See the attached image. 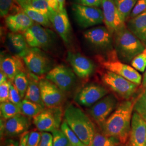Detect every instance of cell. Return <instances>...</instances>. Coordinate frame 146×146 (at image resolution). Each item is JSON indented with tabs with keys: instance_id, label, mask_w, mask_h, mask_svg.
<instances>
[{
	"instance_id": "5b68a950",
	"label": "cell",
	"mask_w": 146,
	"mask_h": 146,
	"mask_svg": "<svg viewBox=\"0 0 146 146\" xmlns=\"http://www.w3.org/2000/svg\"><path fill=\"white\" fill-rule=\"evenodd\" d=\"M101 78L107 87L124 100L129 99L137 88L136 84L107 70L102 74Z\"/></svg>"
},
{
	"instance_id": "ba28073f",
	"label": "cell",
	"mask_w": 146,
	"mask_h": 146,
	"mask_svg": "<svg viewBox=\"0 0 146 146\" xmlns=\"http://www.w3.org/2000/svg\"><path fill=\"white\" fill-rule=\"evenodd\" d=\"M72 11L74 18L78 25L87 28L104 22L103 11L97 7H90L74 4Z\"/></svg>"
},
{
	"instance_id": "83f0119b",
	"label": "cell",
	"mask_w": 146,
	"mask_h": 146,
	"mask_svg": "<svg viewBox=\"0 0 146 146\" xmlns=\"http://www.w3.org/2000/svg\"><path fill=\"white\" fill-rule=\"evenodd\" d=\"M0 111L1 117L5 120H8L21 113L20 107L9 101L1 103Z\"/></svg>"
},
{
	"instance_id": "ee69618b",
	"label": "cell",
	"mask_w": 146,
	"mask_h": 146,
	"mask_svg": "<svg viewBox=\"0 0 146 146\" xmlns=\"http://www.w3.org/2000/svg\"><path fill=\"white\" fill-rule=\"evenodd\" d=\"M20 142L13 139H7L3 142L2 146H19Z\"/></svg>"
},
{
	"instance_id": "d4e9b609",
	"label": "cell",
	"mask_w": 146,
	"mask_h": 146,
	"mask_svg": "<svg viewBox=\"0 0 146 146\" xmlns=\"http://www.w3.org/2000/svg\"><path fill=\"white\" fill-rule=\"evenodd\" d=\"M23 11L35 23H38L44 27H49L51 22L48 16L33 8L31 5H27L22 8Z\"/></svg>"
},
{
	"instance_id": "ac0fdd59",
	"label": "cell",
	"mask_w": 146,
	"mask_h": 146,
	"mask_svg": "<svg viewBox=\"0 0 146 146\" xmlns=\"http://www.w3.org/2000/svg\"><path fill=\"white\" fill-rule=\"evenodd\" d=\"M128 146H146V122L137 113L133 114Z\"/></svg>"
},
{
	"instance_id": "f1b7e54d",
	"label": "cell",
	"mask_w": 146,
	"mask_h": 146,
	"mask_svg": "<svg viewBox=\"0 0 146 146\" xmlns=\"http://www.w3.org/2000/svg\"><path fill=\"white\" fill-rule=\"evenodd\" d=\"M138 0H114L120 14L125 21Z\"/></svg>"
},
{
	"instance_id": "8fae6325",
	"label": "cell",
	"mask_w": 146,
	"mask_h": 146,
	"mask_svg": "<svg viewBox=\"0 0 146 146\" xmlns=\"http://www.w3.org/2000/svg\"><path fill=\"white\" fill-rule=\"evenodd\" d=\"M118 104V100L114 94H107L90 107L89 114L100 126L115 110Z\"/></svg>"
},
{
	"instance_id": "bcb514c9",
	"label": "cell",
	"mask_w": 146,
	"mask_h": 146,
	"mask_svg": "<svg viewBox=\"0 0 146 146\" xmlns=\"http://www.w3.org/2000/svg\"><path fill=\"white\" fill-rule=\"evenodd\" d=\"M8 78L7 76V75L3 71H2L1 70V71H0V84H3V83H5V82L8 81Z\"/></svg>"
},
{
	"instance_id": "d590c367",
	"label": "cell",
	"mask_w": 146,
	"mask_h": 146,
	"mask_svg": "<svg viewBox=\"0 0 146 146\" xmlns=\"http://www.w3.org/2000/svg\"><path fill=\"white\" fill-rule=\"evenodd\" d=\"M15 0H0V14L1 17H6L11 11Z\"/></svg>"
},
{
	"instance_id": "f546056e",
	"label": "cell",
	"mask_w": 146,
	"mask_h": 146,
	"mask_svg": "<svg viewBox=\"0 0 146 146\" xmlns=\"http://www.w3.org/2000/svg\"><path fill=\"white\" fill-rule=\"evenodd\" d=\"M28 84V77L25 72H20L17 73L13 80V84L19 92L22 99L25 98Z\"/></svg>"
},
{
	"instance_id": "52a82bcc",
	"label": "cell",
	"mask_w": 146,
	"mask_h": 146,
	"mask_svg": "<svg viewBox=\"0 0 146 146\" xmlns=\"http://www.w3.org/2000/svg\"><path fill=\"white\" fill-rule=\"evenodd\" d=\"M62 110L61 107L47 108L33 118V122L38 131L50 132L58 129L61 125Z\"/></svg>"
},
{
	"instance_id": "44dd1931",
	"label": "cell",
	"mask_w": 146,
	"mask_h": 146,
	"mask_svg": "<svg viewBox=\"0 0 146 146\" xmlns=\"http://www.w3.org/2000/svg\"><path fill=\"white\" fill-rule=\"evenodd\" d=\"M7 28L13 33H25L35 23L24 11L7 16L5 19Z\"/></svg>"
},
{
	"instance_id": "30bf717a",
	"label": "cell",
	"mask_w": 146,
	"mask_h": 146,
	"mask_svg": "<svg viewBox=\"0 0 146 146\" xmlns=\"http://www.w3.org/2000/svg\"><path fill=\"white\" fill-rule=\"evenodd\" d=\"M23 35L28 44L31 48L47 49L52 45L51 31L36 23L23 33Z\"/></svg>"
},
{
	"instance_id": "4fadbf2b",
	"label": "cell",
	"mask_w": 146,
	"mask_h": 146,
	"mask_svg": "<svg viewBox=\"0 0 146 146\" xmlns=\"http://www.w3.org/2000/svg\"><path fill=\"white\" fill-rule=\"evenodd\" d=\"M108 90L99 84L86 85L76 94L74 100L77 104L86 107H90L108 94Z\"/></svg>"
},
{
	"instance_id": "7c38bea8",
	"label": "cell",
	"mask_w": 146,
	"mask_h": 146,
	"mask_svg": "<svg viewBox=\"0 0 146 146\" xmlns=\"http://www.w3.org/2000/svg\"><path fill=\"white\" fill-rule=\"evenodd\" d=\"M42 101L47 108L61 107L66 99L64 93L47 78L39 79Z\"/></svg>"
},
{
	"instance_id": "7402d4cb",
	"label": "cell",
	"mask_w": 146,
	"mask_h": 146,
	"mask_svg": "<svg viewBox=\"0 0 146 146\" xmlns=\"http://www.w3.org/2000/svg\"><path fill=\"white\" fill-rule=\"evenodd\" d=\"M7 44L11 52L21 58L29 48L23 34L19 33H9L7 36Z\"/></svg>"
},
{
	"instance_id": "ab89813d",
	"label": "cell",
	"mask_w": 146,
	"mask_h": 146,
	"mask_svg": "<svg viewBox=\"0 0 146 146\" xmlns=\"http://www.w3.org/2000/svg\"><path fill=\"white\" fill-rule=\"evenodd\" d=\"M11 81L0 84V102L9 101V87Z\"/></svg>"
},
{
	"instance_id": "9c48e42d",
	"label": "cell",
	"mask_w": 146,
	"mask_h": 146,
	"mask_svg": "<svg viewBox=\"0 0 146 146\" xmlns=\"http://www.w3.org/2000/svg\"><path fill=\"white\" fill-rule=\"evenodd\" d=\"M46 78L66 93L70 91L74 87L76 82V74L72 69L64 64H59L48 72Z\"/></svg>"
},
{
	"instance_id": "3957f363",
	"label": "cell",
	"mask_w": 146,
	"mask_h": 146,
	"mask_svg": "<svg viewBox=\"0 0 146 146\" xmlns=\"http://www.w3.org/2000/svg\"><path fill=\"white\" fill-rule=\"evenodd\" d=\"M113 35L115 50L122 62H131L145 49L143 43L125 26Z\"/></svg>"
},
{
	"instance_id": "9a60e30c",
	"label": "cell",
	"mask_w": 146,
	"mask_h": 146,
	"mask_svg": "<svg viewBox=\"0 0 146 146\" xmlns=\"http://www.w3.org/2000/svg\"><path fill=\"white\" fill-rule=\"evenodd\" d=\"M67 60L73 72L79 78H88L94 73L95 68L94 63L80 53L69 52L67 54Z\"/></svg>"
},
{
	"instance_id": "4316f807",
	"label": "cell",
	"mask_w": 146,
	"mask_h": 146,
	"mask_svg": "<svg viewBox=\"0 0 146 146\" xmlns=\"http://www.w3.org/2000/svg\"><path fill=\"white\" fill-rule=\"evenodd\" d=\"M120 144V141L114 137L96 131L90 146H119Z\"/></svg>"
},
{
	"instance_id": "cb8c5ba5",
	"label": "cell",
	"mask_w": 146,
	"mask_h": 146,
	"mask_svg": "<svg viewBox=\"0 0 146 146\" xmlns=\"http://www.w3.org/2000/svg\"><path fill=\"white\" fill-rule=\"evenodd\" d=\"M28 80V86L24 99L39 104L43 108H46L41 98L39 80L37 78V76L31 73Z\"/></svg>"
},
{
	"instance_id": "7a4b0ae2",
	"label": "cell",
	"mask_w": 146,
	"mask_h": 146,
	"mask_svg": "<svg viewBox=\"0 0 146 146\" xmlns=\"http://www.w3.org/2000/svg\"><path fill=\"white\" fill-rule=\"evenodd\" d=\"M64 121L85 145L90 146L96 133L93 122L82 110L69 104L64 111Z\"/></svg>"
},
{
	"instance_id": "e575fe53",
	"label": "cell",
	"mask_w": 146,
	"mask_h": 146,
	"mask_svg": "<svg viewBox=\"0 0 146 146\" xmlns=\"http://www.w3.org/2000/svg\"><path fill=\"white\" fill-rule=\"evenodd\" d=\"M30 5L37 11L48 16V17L53 11L46 0H33Z\"/></svg>"
},
{
	"instance_id": "7dc6e473",
	"label": "cell",
	"mask_w": 146,
	"mask_h": 146,
	"mask_svg": "<svg viewBox=\"0 0 146 146\" xmlns=\"http://www.w3.org/2000/svg\"><path fill=\"white\" fill-rule=\"evenodd\" d=\"M65 1H66V0H58L60 11H62L64 9H65L64 8Z\"/></svg>"
},
{
	"instance_id": "8992f818",
	"label": "cell",
	"mask_w": 146,
	"mask_h": 146,
	"mask_svg": "<svg viewBox=\"0 0 146 146\" xmlns=\"http://www.w3.org/2000/svg\"><path fill=\"white\" fill-rule=\"evenodd\" d=\"M22 58L29 72L37 76L47 74L52 68L50 58L39 48H29Z\"/></svg>"
},
{
	"instance_id": "d6a6232c",
	"label": "cell",
	"mask_w": 146,
	"mask_h": 146,
	"mask_svg": "<svg viewBox=\"0 0 146 146\" xmlns=\"http://www.w3.org/2000/svg\"><path fill=\"white\" fill-rule=\"evenodd\" d=\"M131 66L136 70L144 72L146 69V48L131 61Z\"/></svg>"
},
{
	"instance_id": "836d02e7",
	"label": "cell",
	"mask_w": 146,
	"mask_h": 146,
	"mask_svg": "<svg viewBox=\"0 0 146 146\" xmlns=\"http://www.w3.org/2000/svg\"><path fill=\"white\" fill-rule=\"evenodd\" d=\"M52 134L53 146H71L68 138L61 129L53 131Z\"/></svg>"
},
{
	"instance_id": "1f68e13d",
	"label": "cell",
	"mask_w": 146,
	"mask_h": 146,
	"mask_svg": "<svg viewBox=\"0 0 146 146\" xmlns=\"http://www.w3.org/2000/svg\"><path fill=\"white\" fill-rule=\"evenodd\" d=\"M134 110L146 122V88L135 101Z\"/></svg>"
},
{
	"instance_id": "8d00e7d4",
	"label": "cell",
	"mask_w": 146,
	"mask_h": 146,
	"mask_svg": "<svg viewBox=\"0 0 146 146\" xmlns=\"http://www.w3.org/2000/svg\"><path fill=\"white\" fill-rule=\"evenodd\" d=\"M22 98H21L20 94L17 90V89L16 88L13 83L10 82L9 101L20 107V106L22 101Z\"/></svg>"
},
{
	"instance_id": "5bb4252c",
	"label": "cell",
	"mask_w": 146,
	"mask_h": 146,
	"mask_svg": "<svg viewBox=\"0 0 146 146\" xmlns=\"http://www.w3.org/2000/svg\"><path fill=\"white\" fill-rule=\"evenodd\" d=\"M101 5L104 14V22L112 35L125 26V21L121 15L114 0H103Z\"/></svg>"
},
{
	"instance_id": "74e56055",
	"label": "cell",
	"mask_w": 146,
	"mask_h": 146,
	"mask_svg": "<svg viewBox=\"0 0 146 146\" xmlns=\"http://www.w3.org/2000/svg\"><path fill=\"white\" fill-rule=\"evenodd\" d=\"M41 139V133L37 131L30 132L27 140V146H39Z\"/></svg>"
},
{
	"instance_id": "c3c4849f",
	"label": "cell",
	"mask_w": 146,
	"mask_h": 146,
	"mask_svg": "<svg viewBox=\"0 0 146 146\" xmlns=\"http://www.w3.org/2000/svg\"><path fill=\"white\" fill-rule=\"evenodd\" d=\"M17 3L19 4V5L21 6V8H23L24 7H25L26 5H29L26 0H16Z\"/></svg>"
},
{
	"instance_id": "e0dca14e",
	"label": "cell",
	"mask_w": 146,
	"mask_h": 146,
	"mask_svg": "<svg viewBox=\"0 0 146 146\" xmlns=\"http://www.w3.org/2000/svg\"><path fill=\"white\" fill-rule=\"evenodd\" d=\"M49 19L63 41L66 44L69 43L71 37V26L66 9L59 11L53 10Z\"/></svg>"
},
{
	"instance_id": "6da1fadb",
	"label": "cell",
	"mask_w": 146,
	"mask_h": 146,
	"mask_svg": "<svg viewBox=\"0 0 146 146\" xmlns=\"http://www.w3.org/2000/svg\"><path fill=\"white\" fill-rule=\"evenodd\" d=\"M134 102L125 100L118 104L115 110L100 126L102 133L116 139L121 144L126 143L131 131Z\"/></svg>"
},
{
	"instance_id": "816d5d0a",
	"label": "cell",
	"mask_w": 146,
	"mask_h": 146,
	"mask_svg": "<svg viewBox=\"0 0 146 146\" xmlns=\"http://www.w3.org/2000/svg\"><path fill=\"white\" fill-rule=\"evenodd\" d=\"M84 146H87V145H85Z\"/></svg>"
},
{
	"instance_id": "ffe728a7",
	"label": "cell",
	"mask_w": 146,
	"mask_h": 146,
	"mask_svg": "<svg viewBox=\"0 0 146 146\" xmlns=\"http://www.w3.org/2000/svg\"><path fill=\"white\" fill-rule=\"evenodd\" d=\"M31 125L29 117L21 113L5 120L4 135L7 137L20 136L28 131Z\"/></svg>"
},
{
	"instance_id": "484cf974",
	"label": "cell",
	"mask_w": 146,
	"mask_h": 146,
	"mask_svg": "<svg viewBox=\"0 0 146 146\" xmlns=\"http://www.w3.org/2000/svg\"><path fill=\"white\" fill-rule=\"evenodd\" d=\"M45 108L29 100H22L20 106L21 113L28 117H34L40 114Z\"/></svg>"
},
{
	"instance_id": "d6986e66",
	"label": "cell",
	"mask_w": 146,
	"mask_h": 146,
	"mask_svg": "<svg viewBox=\"0 0 146 146\" xmlns=\"http://www.w3.org/2000/svg\"><path fill=\"white\" fill-rule=\"evenodd\" d=\"M24 61L21 56L8 54L1 55L0 59L1 70L5 73L11 81H13L17 73L25 72Z\"/></svg>"
},
{
	"instance_id": "60d3db41",
	"label": "cell",
	"mask_w": 146,
	"mask_h": 146,
	"mask_svg": "<svg viewBox=\"0 0 146 146\" xmlns=\"http://www.w3.org/2000/svg\"><path fill=\"white\" fill-rule=\"evenodd\" d=\"M39 146H53L52 134L49 132H42Z\"/></svg>"
},
{
	"instance_id": "4dcf8cb0",
	"label": "cell",
	"mask_w": 146,
	"mask_h": 146,
	"mask_svg": "<svg viewBox=\"0 0 146 146\" xmlns=\"http://www.w3.org/2000/svg\"><path fill=\"white\" fill-rule=\"evenodd\" d=\"M60 129L68 138L69 142L71 146H84L85 145L80 139L78 136L73 131V130L69 127L67 123L64 121H63L60 126Z\"/></svg>"
},
{
	"instance_id": "603a6c76",
	"label": "cell",
	"mask_w": 146,
	"mask_h": 146,
	"mask_svg": "<svg viewBox=\"0 0 146 146\" xmlns=\"http://www.w3.org/2000/svg\"><path fill=\"white\" fill-rule=\"evenodd\" d=\"M127 28L143 44H146V11L128 22Z\"/></svg>"
},
{
	"instance_id": "b9f144b4",
	"label": "cell",
	"mask_w": 146,
	"mask_h": 146,
	"mask_svg": "<svg viewBox=\"0 0 146 146\" xmlns=\"http://www.w3.org/2000/svg\"><path fill=\"white\" fill-rule=\"evenodd\" d=\"M103 0H75L76 3L81 5L99 7L102 5Z\"/></svg>"
},
{
	"instance_id": "2e32d148",
	"label": "cell",
	"mask_w": 146,
	"mask_h": 146,
	"mask_svg": "<svg viewBox=\"0 0 146 146\" xmlns=\"http://www.w3.org/2000/svg\"><path fill=\"white\" fill-rule=\"evenodd\" d=\"M112 34L104 27H94L84 33V38L93 46L100 49H108L113 43Z\"/></svg>"
},
{
	"instance_id": "f35d334b",
	"label": "cell",
	"mask_w": 146,
	"mask_h": 146,
	"mask_svg": "<svg viewBox=\"0 0 146 146\" xmlns=\"http://www.w3.org/2000/svg\"><path fill=\"white\" fill-rule=\"evenodd\" d=\"M146 11V0H138L129 16L131 18H133Z\"/></svg>"
},
{
	"instance_id": "f907efd6",
	"label": "cell",
	"mask_w": 146,
	"mask_h": 146,
	"mask_svg": "<svg viewBox=\"0 0 146 146\" xmlns=\"http://www.w3.org/2000/svg\"><path fill=\"white\" fill-rule=\"evenodd\" d=\"M26 2H27V3H28L29 5H30L31 2L33 0H26Z\"/></svg>"
},
{
	"instance_id": "f6af8a7d",
	"label": "cell",
	"mask_w": 146,
	"mask_h": 146,
	"mask_svg": "<svg viewBox=\"0 0 146 146\" xmlns=\"http://www.w3.org/2000/svg\"><path fill=\"white\" fill-rule=\"evenodd\" d=\"M49 5L55 11H59V6L58 0H46Z\"/></svg>"
},
{
	"instance_id": "7bdbcfd3",
	"label": "cell",
	"mask_w": 146,
	"mask_h": 146,
	"mask_svg": "<svg viewBox=\"0 0 146 146\" xmlns=\"http://www.w3.org/2000/svg\"><path fill=\"white\" fill-rule=\"evenodd\" d=\"M29 133L30 132L29 131H26L20 135L19 146H27V140L29 137Z\"/></svg>"
},
{
	"instance_id": "681fc988",
	"label": "cell",
	"mask_w": 146,
	"mask_h": 146,
	"mask_svg": "<svg viewBox=\"0 0 146 146\" xmlns=\"http://www.w3.org/2000/svg\"><path fill=\"white\" fill-rule=\"evenodd\" d=\"M142 86L145 88H146V72L144 74L143 78V80H142Z\"/></svg>"
},
{
	"instance_id": "277c9868",
	"label": "cell",
	"mask_w": 146,
	"mask_h": 146,
	"mask_svg": "<svg viewBox=\"0 0 146 146\" xmlns=\"http://www.w3.org/2000/svg\"><path fill=\"white\" fill-rule=\"evenodd\" d=\"M98 60L100 64L105 69L116 73L138 86L141 84V74L133 67L119 60L115 50L108 52L107 58L98 57Z\"/></svg>"
}]
</instances>
